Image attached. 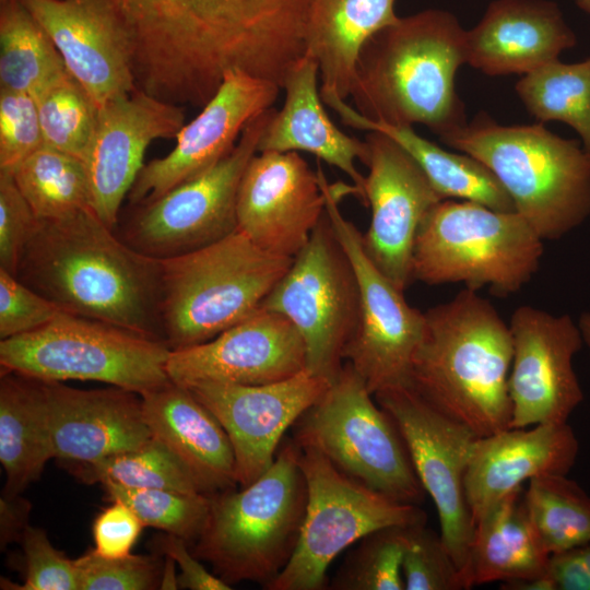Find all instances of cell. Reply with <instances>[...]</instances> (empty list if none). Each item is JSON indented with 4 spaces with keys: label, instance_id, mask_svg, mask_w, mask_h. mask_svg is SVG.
Here are the masks:
<instances>
[{
    "label": "cell",
    "instance_id": "cell-1",
    "mask_svg": "<svg viewBox=\"0 0 590 590\" xmlns=\"http://www.w3.org/2000/svg\"><path fill=\"white\" fill-rule=\"evenodd\" d=\"M129 38L135 87L203 107L232 70L282 86L306 52L312 0H109Z\"/></svg>",
    "mask_w": 590,
    "mask_h": 590
},
{
    "label": "cell",
    "instance_id": "cell-2",
    "mask_svg": "<svg viewBox=\"0 0 590 590\" xmlns=\"http://www.w3.org/2000/svg\"><path fill=\"white\" fill-rule=\"evenodd\" d=\"M15 276L66 312L164 341L160 260L130 247L92 208L37 219Z\"/></svg>",
    "mask_w": 590,
    "mask_h": 590
},
{
    "label": "cell",
    "instance_id": "cell-3",
    "mask_svg": "<svg viewBox=\"0 0 590 590\" xmlns=\"http://www.w3.org/2000/svg\"><path fill=\"white\" fill-rule=\"evenodd\" d=\"M467 63V30L450 12L428 9L399 20L363 46L350 97L365 118L422 123L439 137L467 123L455 79Z\"/></svg>",
    "mask_w": 590,
    "mask_h": 590
},
{
    "label": "cell",
    "instance_id": "cell-4",
    "mask_svg": "<svg viewBox=\"0 0 590 590\" xmlns=\"http://www.w3.org/2000/svg\"><path fill=\"white\" fill-rule=\"evenodd\" d=\"M424 315L410 386L479 437L509 428V324L487 299L467 287Z\"/></svg>",
    "mask_w": 590,
    "mask_h": 590
},
{
    "label": "cell",
    "instance_id": "cell-5",
    "mask_svg": "<svg viewBox=\"0 0 590 590\" xmlns=\"http://www.w3.org/2000/svg\"><path fill=\"white\" fill-rule=\"evenodd\" d=\"M498 179L515 211L543 239H558L590 215V154L541 122L505 126L484 113L441 137Z\"/></svg>",
    "mask_w": 590,
    "mask_h": 590
},
{
    "label": "cell",
    "instance_id": "cell-6",
    "mask_svg": "<svg viewBox=\"0 0 590 590\" xmlns=\"http://www.w3.org/2000/svg\"><path fill=\"white\" fill-rule=\"evenodd\" d=\"M300 452L294 439H283L273 463L255 482L210 496L192 553L229 586L252 581L263 588L290 562L307 504Z\"/></svg>",
    "mask_w": 590,
    "mask_h": 590
},
{
    "label": "cell",
    "instance_id": "cell-7",
    "mask_svg": "<svg viewBox=\"0 0 590 590\" xmlns=\"http://www.w3.org/2000/svg\"><path fill=\"white\" fill-rule=\"evenodd\" d=\"M294 258L271 253L236 229L162 259L161 322L170 351L204 343L261 308Z\"/></svg>",
    "mask_w": 590,
    "mask_h": 590
},
{
    "label": "cell",
    "instance_id": "cell-8",
    "mask_svg": "<svg viewBox=\"0 0 590 590\" xmlns=\"http://www.w3.org/2000/svg\"><path fill=\"white\" fill-rule=\"evenodd\" d=\"M543 239L517 212L455 199L437 202L415 238L412 275L428 285L487 286L508 296L539 270Z\"/></svg>",
    "mask_w": 590,
    "mask_h": 590
},
{
    "label": "cell",
    "instance_id": "cell-9",
    "mask_svg": "<svg viewBox=\"0 0 590 590\" xmlns=\"http://www.w3.org/2000/svg\"><path fill=\"white\" fill-rule=\"evenodd\" d=\"M169 353L163 340L61 311L37 330L1 340L0 366L39 380L99 381L141 396L170 380Z\"/></svg>",
    "mask_w": 590,
    "mask_h": 590
},
{
    "label": "cell",
    "instance_id": "cell-10",
    "mask_svg": "<svg viewBox=\"0 0 590 590\" xmlns=\"http://www.w3.org/2000/svg\"><path fill=\"white\" fill-rule=\"evenodd\" d=\"M344 363L321 398L293 425L300 447L321 452L341 472L388 497L418 505L424 491L391 416Z\"/></svg>",
    "mask_w": 590,
    "mask_h": 590
},
{
    "label": "cell",
    "instance_id": "cell-11",
    "mask_svg": "<svg viewBox=\"0 0 590 590\" xmlns=\"http://www.w3.org/2000/svg\"><path fill=\"white\" fill-rule=\"evenodd\" d=\"M300 449L307 504L299 539L287 565L263 589H327L331 563L367 534L426 523L418 505L392 499L355 481L311 447Z\"/></svg>",
    "mask_w": 590,
    "mask_h": 590
},
{
    "label": "cell",
    "instance_id": "cell-12",
    "mask_svg": "<svg viewBox=\"0 0 590 590\" xmlns=\"http://www.w3.org/2000/svg\"><path fill=\"white\" fill-rule=\"evenodd\" d=\"M300 334L306 368L332 382L357 324L359 292L350 258L326 213L309 240L261 305Z\"/></svg>",
    "mask_w": 590,
    "mask_h": 590
},
{
    "label": "cell",
    "instance_id": "cell-13",
    "mask_svg": "<svg viewBox=\"0 0 590 590\" xmlns=\"http://www.w3.org/2000/svg\"><path fill=\"white\" fill-rule=\"evenodd\" d=\"M317 173L326 199V213L358 283L357 324L343 358L373 394L410 385L413 357L424 334L425 315L410 306L403 291L375 266L365 251L363 234L341 213V197L354 189L330 185L319 163Z\"/></svg>",
    "mask_w": 590,
    "mask_h": 590
},
{
    "label": "cell",
    "instance_id": "cell-14",
    "mask_svg": "<svg viewBox=\"0 0 590 590\" xmlns=\"http://www.w3.org/2000/svg\"><path fill=\"white\" fill-rule=\"evenodd\" d=\"M274 108L253 118L215 166L163 196L135 205L120 238L137 251L167 259L211 245L237 229V194Z\"/></svg>",
    "mask_w": 590,
    "mask_h": 590
},
{
    "label": "cell",
    "instance_id": "cell-15",
    "mask_svg": "<svg viewBox=\"0 0 590 590\" xmlns=\"http://www.w3.org/2000/svg\"><path fill=\"white\" fill-rule=\"evenodd\" d=\"M374 398L398 426L415 473L436 506L440 535L468 590L474 520L464 479L479 436L437 410L410 385L380 390Z\"/></svg>",
    "mask_w": 590,
    "mask_h": 590
},
{
    "label": "cell",
    "instance_id": "cell-16",
    "mask_svg": "<svg viewBox=\"0 0 590 590\" xmlns=\"http://www.w3.org/2000/svg\"><path fill=\"white\" fill-rule=\"evenodd\" d=\"M512 361L508 378L510 427L568 422L583 400L573 358L583 344L567 314L554 316L532 306L511 315Z\"/></svg>",
    "mask_w": 590,
    "mask_h": 590
},
{
    "label": "cell",
    "instance_id": "cell-17",
    "mask_svg": "<svg viewBox=\"0 0 590 590\" xmlns=\"http://www.w3.org/2000/svg\"><path fill=\"white\" fill-rule=\"evenodd\" d=\"M365 204L370 223L363 234L366 253L401 291L413 281L415 238L426 213L444 200L415 160L393 139L379 131L365 138Z\"/></svg>",
    "mask_w": 590,
    "mask_h": 590
},
{
    "label": "cell",
    "instance_id": "cell-18",
    "mask_svg": "<svg viewBox=\"0 0 590 590\" xmlns=\"http://www.w3.org/2000/svg\"><path fill=\"white\" fill-rule=\"evenodd\" d=\"M280 88L272 81L228 71L200 114L177 133L174 149L143 165L129 202L152 201L215 166L233 151L247 125L272 107Z\"/></svg>",
    "mask_w": 590,
    "mask_h": 590
},
{
    "label": "cell",
    "instance_id": "cell-19",
    "mask_svg": "<svg viewBox=\"0 0 590 590\" xmlns=\"http://www.w3.org/2000/svg\"><path fill=\"white\" fill-rule=\"evenodd\" d=\"M330 384L305 368L270 384H202L188 389L228 435L236 481L244 487L273 463L285 432L321 398Z\"/></svg>",
    "mask_w": 590,
    "mask_h": 590
},
{
    "label": "cell",
    "instance_id": "cell-20",
    "mask_svg": "<svg viewBox=\"0 0 590 590\" xmlns=\"http://www.w3.org/2000/svg\"><path fill=\"white\" fill-rule=\"evenodd\" d=\"M326 210L317 170L298 152H257L241 177L237 228L262 249L294 258Z\"/></svg>",
    "mask_w": 590,
    "mask_h": 590
},
{
    "label": "cell",
    "instance_id": "cell-21",
    "mask_svg": "<svg viewBox=\"0 0 590 590\" xmlns=\"http://www.w3.org/2000/svg\"><path fill=\"white\" fill-rule=\"evenodd\" d=\"M306 368V349L282 315L260 308L215 338L170 351L166 371L186 388L202 384L262 385Z\"/></svg>",
    "mask_w": 590,
    "mask_h": 590
},
{
    "label": "cell",
    "instance_id": "cell-22",
    "mask_svg": "<svg viewBox=\"0 0 590 590\" xmlns=\"http://www.w3.org/2000/svg\"><path fill=\"white\" fill-rule=\"evenodd\" d=\"M185 126L184 106L141 90L99 107L94 135L84 155L92 208L115 229L122 201L143 167L144 153L156 139L176 138Z\"/></svg>",
    "mask_w": 590,
    "mask_h": 590
},
{
    "label": "cell",
    "instance_id": "cell-23",
    "mask_svg": "<svg viewBox=\"0 0 590 590\" xmlns=\"http://www.w3.org/2000/svg\"><path fill=\"white\" fill-rule=\"evenodd\" d=\"M98 107L132 93L131 48L109 0H21Z\"/></svg>",
    "mask_w": 590,
    "mask_h": 590
},
{
    "label": "cell",
    "instance_id": "cell-24",
    "mask_svg": "<svg viewBox=\"0 0 590 590\" xmlns=\"http://www.w3.org/2000/svg\"><path fill=\"white\" fill-rule=\"evenodd\" d=\"M40 385L54 458L64 467L130 451L152 438L135 392L115 386L82 390L60 381Z\"/></svg>",
    "mask_w": 590,
    "mask_h": 590
},
{
    "label": "cell",
    "instance_id": "cell-25",
    "mask_svg": "<svg viewBox=\"0 0 590 590\" xmlns=\"http://www.w3.org/2000/svg\"><path fill=\"white\" fill-rule=\"evenodd\" d=\"M579 453L568 424L509 427L475 440L464 479L474 523L496 502L533 477L568 474Z\"/></svg>",
    "mask_w": 590,
    "mask_h": 590
},
{
    "label": "cell",
    "instance_id": "cell-26",
    "mask_svg": "<svg viewBox=\"0 0 590 590\" xmlns=\"http://www.w3.org/2000/svg\"><path fill=\"white\" fill-rule=\"evenodd\" d=\"M576 44L557 3L495 0L467 31V63L491 76L524 75L557 60Z\"/></svg>",
    "mask_w": 590,
    "mask_h": 590
},
{
    "label": "cell",
    "instance_id": "cell-27",
    "mask_svg": "<svg viewBox=\"0 0 590 590\" xmlns=\"http://www.w3.org/2000/svg\"><path fill=\"white\" fill-rule=\"evenodd\" d=\"M141 399L151 436L177 458L200 494L235 488L236 463L228 435L188 388L169 380Z\"/></svg>",
    "mask_w": 590,
    "mask_h": 590
},
{
    "label": "cell",
    "instance_id": "cell-28",
    "mask_svg": "<svg viewBox=\"0 0 590 590\" xmlns=\"http://www.w3.org/2000/svg\"><path fill=\"white\" fill-rule=\"evenodd\" d=\"M316 60L305 54L287 72L285 101L274 110L258 144V152H307L343 172L364 202L365 177L356 161L365 163L367 143L341 131L329 118L318 87Z\"/></svg>",
    "mask_w": 590,
    "mask_h": 590
},
{
    "label": "cell",
    "instance_id": "cell-29",
    "mask_svg": "<svg viewBox=\"0 0 590 590\" xmlns=\"http://www.w3.org/2000/svg\"><path fill=\"white\" fill-rule=\"evenodd\" d=\"M396 0H312L306 52L318 64L320 94L350 97L364 44L399 16Z\"/></svg>",
    "mask_w": 590,
    "mask_h": 590
},
{
    "label": "cell",
    "instance_id": "cell-30",
    "mask_svg": "<svg viewBox=\"0 0 590 590\" xmlns=\"http://www.w3.org/2000/svg\"><path fill=\"white\" fill-rule=\"evenodd\" d=\"M550 554L529 518L521 486L492 505L474 523L468 586L541 579Z\"/></svg>",
    "mask_w": 590,
    "mask_h": 590
},
{
    "label": "cell",
    "instance_id": "cell-31",
    "mask_svg": "<svg viewBox=\"0 0 590 590\" xmlns=\"http://www.w3.org/2000/svg\"><path fill=\"white\" fill-rule=\"evenodd\" d=\"M321 98L344 125L379 131L393 139L415 160L442 199L472 201L496 211L516 212L495 175L473 156L448 152L417 134L413 127L369 120L335 95L324 94Z\"/></svg>",
    "mask_w": 590,
    "mask_h": 590
},
{
    "label": "cell",
    "instance_id": "cell-32",
    "mask_svg": "<svg viewBox=\"0 0 590 590\" xmlns=\"http://www.w3.org/2000/svg\"><path fill=\"white\" fill-rule=\"evenodd\" d=\"M54 458L40 380L1 371L0 462L5 473L3 496L20 495L38 480Z\"/></svg>",
    "mask_w": 590,
    "mask_h": 590
},
{
    "label": "cell",
    "instance_id": "cell-33",
    "mask_svg": "<svg viewBox=\"0 0 590 590\" xmlns=\"http://www.w3.org/2000/svg\"><path fill=\"white\" fill-rule=\"evenodd\" d=\"M48 36L21 0H0V88L34 96L68 73Z\"/></svg>",
    "mask_w": 590,
    "mask_h": 590
},
{
    "label": "cell",
    "instance_id": "cell-34",
    "mask_svg": "<svg viewBox=\"0 0 590 590\" xmlns=\"http://www.w3.org/2000/svg\"><path fill=\"white\" fill-rule=\"evenodd\" d=\"M11 174L38 220L62 219L92 208L84 163L73 155L44 144Z\"/></svg>",
    "mask_w": 590,
    "mask_h": 590
},
{
    "label": "cell",
    "instance_id": "cell-35",
    "mask_svg": "<svg viewBox=\"0 0 590 590\" xmlns=\"http://www.w3.org/2000/svg\"><path fill=\"white\" fill-rule=\"evenodd\" d=\"M515 90L531 116L567 123L590 154V57L575 63L554 60L522 75Z\"/></svg>",
    "mask_w": 590,
    "mask_h": 590
},
{
    "label": "cell",
    "instance_id": "cell-36",
    "mask_svg": "<svg viewBox=\"0 0 590 590\" xmlns=\"http://www.w3.org/2000/svg\"><path fill=\"white\" fill-rule=\"evenodd\" d=\"M532 526L550 554L590 540V495L567 474L533 477L524 489Z\"/></svg>",
    "mask_w": 590,
    "mask_h": 590
},
{
    "label": "cell",
    "instance_id": "cell-37",
    "mask_svg": "<svg viewBox=\"0 0 590 590\" xmlns=\"http://www.w3.org/2000/svg\"><path fill=\"white\" fill-rule=\"evenodd\" d=\"M86 483H114L131 488H164L199 493L186 469L157 439L88 464L66 465ZM200 494V493H199Z\"/></svg>",
    "mask_w": 590,
    "mask_h": 590
},
{
    "label": "cell",
    "instance_id": "cell-38",
    "mask_svg": "<svg viewBox=\"0 0 590 590\" xmlns=\"http://www.w3.org/2000/svg\"><path fill=\"white\" fill-rule=\"evenodd\" d=\"M44 144L83 161L99 107L68 72L34 96Z\"/></svg>",
    "mask_w": 590,
    "mask_h": 590
},
{
    "label": "cell",
    "instance_id": "cell-39",
    "mask_svg": "<svg viewBox=\"0 0 590 590\" xmlns=\"http://www.w3.org/2000/svg\"><path fill=\"white\" fill-rule=\"evenodd\" d=\"M408 528L387 527L359 540L329 581L328 589L405 590L402 558Z\"/></svg>",
    "mask_w": 590,
    "mask_h": 590
},
{
    "label": "cell",
    "instance_id": "cell-40",
    "mask_svg": "<svg viewBox=\"0 0 590 590\" xmlns=\"http://www.w3.org/2000/svg\"><path fill=\"white\" fill-rule=\"evenodd\" d=\"M107 498L126 504L144 527H152L193 544L205 524L211 498L199 493L164 488H131L103 484Z\"/></svg>",
    "mask_w": 590,
    "mask_h": 590
},
{
    "label": "cell",
    "instance_id": "cell-41",
    "mask_svg": "<svg viewBox=\"0 0 590 590\" xmlns=\"http://www.w3.org/2000/svg\"><path fill=\"white\" fill-rule=\"evenodd\" d=\"M405 590H467L440 534L420 523L408 528L402 558Z\"/></svg>",
    "mask_w": 590,
    "mask_h": 590
},
{
    "label": "cell",
    "instance_id": "cell-42",
    "mask_svg": "<svg viewBox=\"0 0 590 590\" xmlns=\"http://www.w3.org/2000/svg\"><path fill=\"white\" fill-rule=\"evenodd\" d=\"M79 590H151L161 585L157 555L107 558L94 548L74 559Z\"/></svg>",
    "mask_w": 590,
    "mask_h": 590
},
{
    "label": "cell",
    "instance_id": "cell-43",
    "mask_svg": "<svg viewBox=\"0 0 590 590\" xmlns=\"http://www.w3.org/2000/svg\"><path fill=\"white\" fill-rule=\"evenodd\" d=\"M43 145L34 97L0 88V172L12 173Z\"/></svg>",
    "mask_w": 590,
    "mask_h": 590
},
{
    "label": "cell",
    "instance_id": "cell-44",
    "mask_svg": "<svg viewBox=\"0 0 590 590\" xmlns=\"http://www.w3.org/2000/svg\"><path fill=\"white\" fill-rule=\"evenodd\" d=\"M25 560V578L15 585L1 578L2 589L79 590L74 559L55 548L46 532L27 526L21 538Z\"/></svg>",
    "mask_w": 590,
    "mask_h": 590
},
{
    "label": "cell",
    "instance_id": "cell-45",
    "mask_svg": "<svg viewBox=\"0 0 590 590\" xmlns=\"http://www.w3.org/2000/svg\"><path fill=\"white\" fill-rule=\"evenodd\" d=\"M61 311L58 305L0 268V338L9 339L37 330Z\"/></svg>",
    "mask_w": 590,
    "mask_h": 590
},
{
    "label": "cell",
    "instance_id": "cell-46",
    "mask_svg": "<svg viewBox=\"0 0 590 590\" xmlns=\"http://www.w3.org/2000/svg\"><path fill=\"white\" fill-rule=\"evenodd\" d=\"M37 217L9 172H0V268L16 274Z\"/></svg>",
    "mask_w": 590,
    "mask_h": 590
},
{
    "label": "cell",
    "instance_id": "cell-47",
    "mask_svg": "<svg viewBox=\"0 0 590 590\" xmlns=\"http://www.w3.org/2000/svg\"><path fill=\"white\" fill-rule=\"evenodd\" d=\"M144 524L126 504L110 500L94 519L92 533L94 550L107 558H119L131 554Z\"/></svg>",
    "mask_w": 590,
    "mask_h": 590
},
{
    "label": "cell",
    "instance_id": "cell-48",
    "mask_svg": "<svg viewBox=\"0 0 590 590\" xmlns=\"http://www.w3.org/2000/svg\"><path fill=\"white\" fill-rule=\"evenodd\" d=\"M153 550L168 556L179 566V588L190 590H231L232 586L210 573L200 559L188 550V543L170 533L160 534L151 542Z\"/></svg>",
    "mask_w": 590,
    "mask_h": 590
},
{
    "label": "cell",
    "instance_id": "cell-49",
    "mask_svg": "<svg viewBox=\"0 0 590 590\" xmlns=\"http://www.w3.org/2000/svg\"><path fill=\"white\" fill-rule=\"evenodd\" d=\"M545 590H590V540L550 556Z\"/></svg>",
    "mask_w": 590,
    "mask_h": 590
},
{
    "label": "cell",
    "instance_id": "cell-50",
    "mask_svg": "<svg viewBox=\"0 0 590 590\" xmlns=\"http://www.w3.org/2000/svg\"><path fill=\"white\" fill-rule=\"evenodd\" d=\"M31 504L20 497L2 496L0 499V544L1 550L13 541H20L30 517Z\"/></svg>",
    "mask_w": 590,
    "mask_h": 590
},
{
    "label": "cell",
    "instance_id": "cell-51",
    "mask_svg": "<svg viewBox=\"0 0 590 590\" xmlns=\"http://www.w3.org/2000/svg\"><path fill=\"white\" fill-rule=\"evenodd\" d=\"M175 565L173 558L165 556V564L163 565L162 569V577H161V589H178V576L175 574Z\"/></svg>",
    "mask_w": 590,
    "mask_h": 590
},
{
    "label": "cell",
    "instance_id": "cell-52",
    "mask_svg": "<svg viewBox=\"0 0 590 590\" xmlns=\"http://www.w3.org/2000/svg\"><path fill=\"white\" fill-rule=\"evenodd\" d=\"M578 327L582 335L583 344H586L588 347L590 355V312L581 314L578 321Z\"/></svg>",
    "mask_w": 590,
    "mask_h": 590
},
{
    "label": "cell",
    "instance_id": "cell-53",
    "mask_svg": "<svg viewBox=\"0 0 590 590\" xmlns=\"http://www.w3.org/2000/svg\"><path fill=\"white\" fill-rule=\"evenodd\" d=\"M575 3L586 13L590 14V0H575Z\"/></svg>",
    "mask_w": 590,
    "mask_h": 590
}]
</instances>
